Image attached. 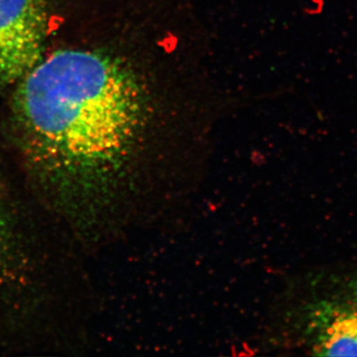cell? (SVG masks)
<instances>
[{"instance_id": "obj_1", "label": "cell", "mask_w": 357, "mask_h": 357, "mask_svg": "<svg viewBox=\"0 0 357 357\" xmlns=\"http://www.w3.org/2000/svg\"><path fill=\"white\" fill-rule=\"evenodd\" d=\"M138 96L109 58L61 50L20 81L14 116L28 158L63 195L86 192L121 154Z\"/></svg>"}, {"instance_id": "obj_2", "label": "cell", "mask_w": 357, "mask_h": 357, "mask_svg": "<svg viewBox=\"0 0 357 357\" xmlns=\"http://www.w3.org/2000/svg\"><path fill=\"white\" fill-rule=\"evenodd\" d=\"M296 310L299 344L316 356H357V269L317 275Z\"/></svg>"}, {"instance_id": "obj_3", "label": "cell", "mask_w": 357, "mask_h": 357, "mask_svg": "<svg viewBox=\"0 0 357 357\" xmlns=\"http://www.w3.org/2000/svg\"><path fill=\"white\" fill-rule=\"evenodd\" d=\"M48 0H0V84L20 82L43 58Z\"/></svg>"}, {"instance_id": "obj_4", "label": "cell", "mask_w": 357, "mask_h": 357, "mask_svg": "<svg viewBox=\"0 0 357 357\" xmlns=\"http://www.w3.org/2000/svg\"><path fill=\"white\" fill-rule=\"evenodd\" d=\"M9 227L7 215L4 213L3 208L0 204V256L3 255L6 246H8Z\"/></svg>"}]
</instances>
